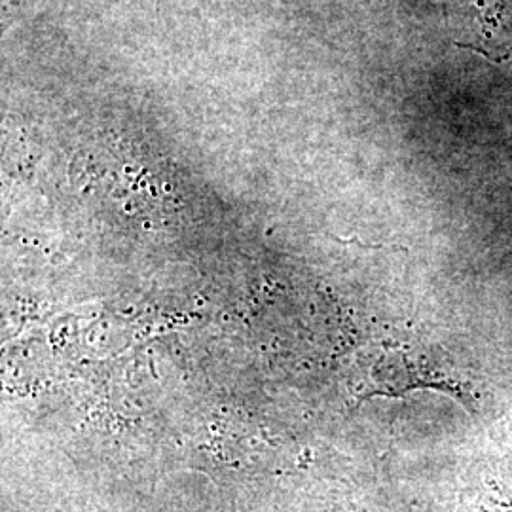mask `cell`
<instances>
[{
  "mask_svg": "<svg viewBox=\"0 0 512 512\" xmlns=\"http://www.w3.org/2000/svg\"><path fill=\"white\" fill-rule=\"evenodd\" d=\"M458 512H512V488L495 478H486L473 492L463 494Z\"/></svg>",
  "mask_w": 512,
  "mask_h": 512,
  "instance_id": "cell-1",
  "label": "cell"
}]
</instances>
